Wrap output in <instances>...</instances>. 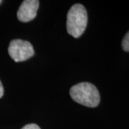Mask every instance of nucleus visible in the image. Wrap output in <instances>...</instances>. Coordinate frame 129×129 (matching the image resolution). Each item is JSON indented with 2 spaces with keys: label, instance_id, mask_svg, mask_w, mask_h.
<instances>
[{
  "label": "nucleus",
  "instance_id": "f257e3e1",
  "mask_svg": "<svg viewBox=\"0 0 129 129\" xmlns=\"http://www.w3.org/2000/svg\"><path fill=\"white\" fill-rule=\"evenodd\" d=\"M70 95L76 103L90 108L98 106L101 101L97 88L90 83H80L74 85L70 90Z\"/></svg>",
  "mask_w": 129,
  "mask_h": 129
},
{
  "label": "nucleus",
  "instance_id": "f03ea898",
  "mask_svg": "<svg viewBox=\"0 0 129 129\" xmlns=\"http://www.w3.org/2000/svg\"><path fill=\"white\" fill-rule=\"evenodd\" d=\"M88 24L86 9L80 4L74 5L67 14V31L73 37L78 38L85 32Z\"/></svg>",
  "mask_w": 129,
  "mask_h": 129
},
{
  "label": "nucleus",
  "instance_id": "7ed1b4c3",
  "mask_svg": "<svg viewBox=\"0 0 129 129\" xmlns=\"http://www.w3.org/2000/svg\"><path fill=\"white\" fill-rule=\"evenodd\" d=\"M8 52L14 62H23L34 55L33 47L29 42L16 39L10 42Z\"/></svg>",
  "mask_w": 129,
  "mask_h": 129
},
{
  "label": "nucleus",
  "instance_id": "20e7f679",
  "mask_svg": "<svg viewBox=\"0 0 129 129\" xmlns=\"http://www.w3.org/2000/svg\"><path fill=\"white\" fill-rule=\"evenodd\" d=\"M40 2L37 0H25L20 5L17 12V18L22 22H28L37 15Z\"/></svg>",
  "mask_w": 129,
  "mask_h": 129
},
{
  "label": "nucleus",
  "instance_id": "39448f33",
  "mask_svg": "<svg viewBox=\"0 0 129 129\" xmlns=\"http://www.w3.org/2000/svg\"><path fill=\"white\" fill-rule=\"evenodd\" d=\"M122 47L123 50L125 52H129V31L126 34L123 39L122 41Z\"/></svg>",
  "mask_w": 129,
  "mask_h": 129
},
{
  "label": "nucleus",
  "instance_id": "423d86ee",
  "mask_svg": "<svg viewBox=\"0 0 129 129\" xmlns=\"http://www.w3.org/2000/svg\"><path fill=\"white\" fill-rule=\"evenodd\" d=\"M22 129H40V128L37 125L34 124V123H31V124L26 125Z\"/></svg>",
  "mask_w": 129,
  "mask_h": 129
},
{
  "label": "nucleus",
  "instance_id": "0eeeda50",
  "mask_svg": "<svg viewBox=\"0 0 129 129\" xmlns=\"http://www.w3.org/2000/svg\"><path fill=\"white\" fill-rule=\"evenodd\" d=\"M3 94H4V88H3V85L0 81V98L3 96Z\"/></svg>",
  "mask_w": 129,
  "mask_h": 129
},
{
  "label": "nucleus",
  "instance_id": "6e6552de",
  "mask_svg": "<svg viewBox=\"0 0 129 129\" xmlns=\"http://www.w3.org/2000/svg\"><path fill=\"white\" fill-rule=\"evenodd\" d=\"M0 2H1V1H0Z\"/></svg>",
  "mask_w": 129,
  "mask_h": 129
}]
</instances>
